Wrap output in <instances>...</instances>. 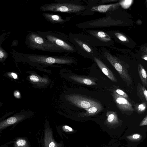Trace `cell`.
<instances>
[{
  "instance_id": "30bf717a",
  "label": "cell",
  "mask_w": 147,
  "mask_h": 147,
  "mask_svg": "<svg viewBox=\"0 0 147 147\" xmlns=\"http://www.w3.org/2000/svg\"><path fill=\"white\" fill-rule=\"evenodd\" d=\"M119 3L107 5H102L92 7L91 10L100 13H105L107 11L116 9L119 5Z\"/></svg>"
},
{
  "instance_id": "1f68e13d",
  "label": "cell",
  "mask_w": 147,
  "mask_h": 147,
  "mask_svg": "<svg viewBox=\"0 0 147 147\" xmlns=\"http://www.w3.org/2000/svg\"><path fill=\"white\" fill-rule=\"evenodd\" d=\"M141 57L144 60L147 61V54L144 55L142 56Z\"/></svg>"
},
{
  "instance_id": "e0dca14e",
  "label": "cell",
  "mask_w": 147,
  "mask_h": 147,
  "mask_svg": "<svg viewBox=\"0 0 147 147\" xmlns=\"http://www.w3.org/2000/svg\"><path fill=\"white\" fill-rule=\"evenodd\" d=\"M138 71L142 84L146 86L147 85V74L145 69L140 63L138 65Z\"/></svg>"
},
{
  "instance_id": "4dcf8cb0",
  "label": "cell",
  "mask_w": 147,
  "mask_h": 147,
  "mask_svg": "<svg viewBox=\"0 0 147 147\" xmlns=\"http://www.w3.org/2000/svg\"><path fill=\"white\" fill-rule=\"evenodd\" d=\"M118 0H104V1H102L103 2V3H108V2H115V1H118Z\"/></svg>"
},
{
  "instance_id": "8fae6325",
  "label": "cell",
  "mask_w": 147,
  "mask_h": 147,
  "mask_svg": "<svg viewBox=\"0 0 147 147\" xmlns=\"http://www.w3.org/2000/svg\"><path fill=\"white\" fill-rule=\"evenodd\" d=\"M24 117L23 115L16 116L10 117L6 120L3 121L1 122L0 129H3L9 125L14 124L20 121Z\"/></svg>"
},
{
  "instance_id": "7402d4cb",
  "label": "cell",
  "mask_w": 147,
  "mask_h": 147,
  "mask_svg": "<svg viewBox=\"0 0 147 147\" xmlns=\"http://www.w3.org/2000/svg\"><path fill=\"white\" fill-rule=\"evenodd\" d=\"M116 37L120 41L123 42H128L129 41L128 38L122 34L115 32L114 33Z\"/></svg>"
},
{
  "instance_id": "603a6c76",
  "label": "cell",
  "mask_w": 147,
  "mask_h": 147,
  "mask_svg": "<svg viewBox=\"0 0 147 147\" xmlns=\"http://www.w3.org/2000/svg\"><path fill=\"white\" fill-rule=\"evenodd\" d=\"M142 138V136L138 134H135L127 137L128 140L133 141L139 140Z\"/></svg>"
},
{
  "instance_id": "83f0119b",
  "label": "cell",
  "mask_w": 147,
  "mask_h": 147,
  "mask_svg": "<svg viewBox=\"0 0 147 147\" xmlns=\"http://www.w3.org/2000/svg\"><path fill=\"white\" fill-rule=\"evenodd\" d=\"M147 125V115L143 119L140 123V126H144Z\"/></svg>"
},
{
  "instance_id": "277c9868",
  "label": "cell",
  "mask_w": 147,
  "mask_h": 147,
  "mask_svg": "<svg viewBox=\"0 0 147 147\" xmlns=\"http://www.w3.org/2000/svg\"><path fill=\"white\" fill-rule=\"evenodd\" d=\"M31 61L39 63L52 64H67L72 63V60L67 57L36 54H25Z\"/></svg>"
},
{
  "instance_id": "6da1fadb",
  "label": "cell",
  "mask_w": 147,
  "mask_h": 147,
  "mask_svg": "<svg viewBox=\"0 0 147 147\" xmlns=\"http://www.w3.org/2000/svg\"><path fill=\"white\" fill-rule=\"evenodd\" d=\"M28 41L30 46L35 49L55 52H64L59 47L34 33L30 34Z\"/></svg>"
},
{
  "instance_id": "9c48e42d",
  "label": "cell",
  "mask_w": 147,
  "mask_h": 147,
  "mask_svg": "<svg viewBox=\"0 0 147 147\" xmlns=\"http://www.w3.org/2000/svg\"><path fill=\"white\" fill-rule=\"evenodd\" d=\"M93 58L102 73L112 81L117 82V78L105 64L98 58L95 57H94Z\"/></svg>"
},
{
  "instance_id": "4fadbf2b",
  "label": "cell",
  "mask_w": 147,
  "mask_h": 147,
  "mask_svg": "<svg viewBox=\"0 0 147 147\" xmlns=\"http://www.w3.org/2000/svg\"><path fill=\"white\" fill-rule=\"evenodd\" d=\"M103 109V107L101 104L93 106L85 109V113L80 114V116L82 117H89L94 115L98 113Z\"/></svg>"
},
{
  "instance_id": "44dd1931",
  "label": "cell",
  "mask_w": 147,
  "mask_h": 147,
  "mask_svg": "<svg viewBox=\"0 0 147 147\" xmlns=\"http://www.w3.org/2000/svg\"><path fill=\"white\" fill-rule=\"evenodd\" d=\"M8 55L7 53L1 47H0V61L3 62L7 57Z\"/></svg>"
},
{
  "instance_id": "d4e9b609",
  "label": "cell",
  "mask_w": 147,
  "mask_h": 147,
  "mask_svg": "<svg viewBox=\"0 0 147 147\" xmlns=\"http://www.w3.org/2000/svg\"><path fill=\"white\" fill-rule=\"evenodd\" d=\"M140 86L139 87L140 92L147 102V90L144 87L140 85Z\"/></svg>"
},
{
  "instance_id": "836d02e7",
  "label": "cell",
  "mask_w": 147,
  "mask_h": 147,
  "mask_svg": "<svg viewBox=\"0 0 147 147\" xmlns=\"http://www.w3.org/2000/svg\"><path fill=\"white\" fill-rule=\"evenodd\" d=\"M104 147H113V145L112 144L111 142H109V144L107 146H106Z\"/></svg>"
},
{
  "instance_id": "7c38bea8",
  "label": "cell",
  "mask_w": 147,
  "mask_h": 147,
  "mask_svg": "<svg viewBox=\"0 0 147 147\" xmlns=\"http://www.w3.org/2000/svg\"><path fill=\"white\" fill-rule=\"evenodd\" d=\"M43 16L48 21L52 23H61L64 22L65 20L61 16L48 13H43Z\"/></svg>"
},
{
  "instance_id": "ac0fdd59",
  "label": "cell",
  "mask_w": 147,
  "mask_h": 147,
  "mask_svg": "<svg viewBox=\"0 0 147 147\" xmlns=\"http://www.w3.org/2000/svg\"><path fill=\"white\" fill-rule=\"evenodd\" d=\"M147 107V105L145 102L136 105L135 106V109L138 113H142L145 112Z\"/></svg>"
},
{
  "instance_id": "2e32d148",
  "label": "cell",
  "mask_w": 147,
  "mask_h": 147,
  "mask_svg": "<svg viewBox=\"0 0 147 147\" xmlns=\"http://www.w3.org/2000/svg\"><path fill=\"white\" fill-rule=\"evenodd\" d=\"M90 33L102 41L107 42L111 40L109 36L105 32L102 31H93Z\"/></svg>"
},
{
  "instance_id": "9a60e30c",
  "label": "cell",
  "mask_w": 147,
  "mask_h": 147,
  "mask_svg": "<svg viewBox=\"0 0 147 147\" xmlns=\"http://www.w3.org/2000/svg\"><path fill=\"white\" fill-rule=\"evenodd\" d=\"M76 44L81 48L84 53H87L90 55H93V51L88 44L78 39H74Z\"/></svg>"
},
{
  "instance_id": "ffe728a7",
  "label": "cell",
  "mask_w": 147,
  "mask_h": 147,
  "mask_svg": "<svg viewBox=\"0 0 147 147\" xmlns=\"http://www.w3.org/2000/svg\"><path fill=\"white\" fill-rule=\"evenodd\" d=\"M133 1L131 0H124L121 1L119 3L122 7L127 9L130 7Z\"/></svg>"
},
{
  "instance_id": "d6986e66",
  "label": "cell",
  "mask_w": 147,
  "mask_h": 147,
  "mask_svg": "<svg viewBox=\"0 0 147 147\" xmlns=\"http://www.w3.org/2000/svg\"><path fill=\"white\" fill-rule=\"evenodd\" d=\"M16 144L15 147H28L27 141L23 138L18 140Z\"/></svg>"
},
{
  "instance_id": "8992f818",
  "label": "cell",
  "mask_w": 147,
  "mask_h": 147,
  "mask_svg": "<svg viewBox=\"0 0 147 147\" xmlns=\"http://www.w3.org/2000/svg\"><path fill=\"white\" fill-rule=\"evenodd\" d=\"M66 98L67 100L75 106L85 109L101 104L96 101L78 95H68Z\"/></svg>"
},
{
  "instance_id": "5bb4252c",
  "label": "cell",
  "mask_w": 147,
  "mask_h": 147,
  "mask_svg": "<svg viewBox=\"0 0 147 147\" xmlns=\"http://www.w3.org/2000/svg\"><path fill=\"white\" fill-rule=\"evenodd\" d=\"M69 78L72 80L80 83L88 85H95L96 83L92 80L80 76L72 75Z\"/></svg>"
},
{
  "instance_id": "ba28073f",
  "label": "cell",
  "mask_w": 147,
  "mask_h": 147,
  "mask_svg": "<svg viewBox=\"0 0 147 147\" xmlns=\"http://www.w3.org/2000/svg\"><path fill=\"white\" fill-rule=\"evenodd\" d=\"M46 37L47 40L60 47L64 52L75 51V50L72 46L61 39L51 35H48Z\"/></svg>"
},
{
  "instance_id": "f546056e",
  "label": "cell",
  "mask_w": 147,
  "mask_h": 147,
  "mask_svg": "<svg viewBox=\"0 0 147 147\" xmlns=\"http://www.w3.org/2000/svg\"><path fill=\"white\" fill-rule=\"evenodd\" d=\"M11 75L12 76V77L14 79H16L18 78V76L16 74L12 72L11 73Z\"/></svg>"
},
{
  "instance_id": "cb8c5ba5",
  "label": "cell",
  "mask_w": 147,
  "mask_h": 147,
  "mask_svg": "<svg viewBox=\"0 0 147 147\" xmlns=\"http://www.w3.org/2000/svg\"><path fill=\"white\" fill-rule=\"evenodd\" d=\"M114 91L119 95H120L127 99H128L129 97L128 95L123 90L120 89H117Z\"/></svg>"
},
{
  "instance_id": "484cf974",
  "label": "cell",
  "mask_w": 147,
  "mask_h": 147,
  "mask_svg": "<svg viewBox=\"0 0 147 147\" xmlns=\"http://www.w3.org/2000/svg\"><path fill=\"white\" fill-rule=\"evenodd\" d=\"M30 80L34 82H38L40 80V79L37 76L32 75L29 77Z\"/></svg>"
},
{
  "instance_id": "3957f363",
  "label": "cell",
  "mask_w": 147,
  "mask_h": 147,
  "mask_svg": "<svg viewBox=\"0 0 147 147\" xmlns=\"http://www.w3.org/2000/svg\"><path fill=\"white\" fill-rule=\"evenodd\" d=\"M105 57L119 73L125 84L128 86L131 85L132 80L126 68L117 58L108 51L104 52Z\"/></svg>"
},
{
  "instance_id": "52a82bcc",
  "label": "cell",
  "mask_w": 147,
  "mask_h": 147,
  "mask_svg": "<svg viewBox=\"0 0 147 147\" xmlns=\"http://www.w3.org/2000/svg\"><path fill=\"white\" fill-rule=\"evenodd\" d=\"M112 96L119 109L123 112H133L134 109L131 102L126 98L118 94L114 91Z\"/></svg>"
},
{
  "instance_id": "7a4b0ae2",
  "label": "cell",
  "mask_w": 147,
  "mask_h": 147,
  "mask_svg": "<svg viewBox=\"0 0 147 147\" xmlns=\"http://www.w3.org/2000/svg\"><path fill=\"white\" fill-rule=\"evenodd\" d=\"M85 6L74 3H56L44 5L40 9L44 11L76 13L85 9Z\"/></svg>"
},
{
  "instance_id": "5b68a950",
  "label": "cell",
  "mask_w": 147,
  "mask_h": 147,
  "mask_svg": "<svg viewBox=\"0 0 147 147\" xmlns=\"http://www.w3.org/2000/svg\"><path fill=\"white\" fill-rule=\"evenodd\" d=\"M106 119L100 124V126L103 131L107 132L110 136H113L119 121L117 115L115 112L108 111L106 113Z\"/></svg>"
},
{
  "instance_id": "f1b7e54d",
  "label": "cell",
  "mask_w": 147,
  "mask_h": 147,
  "mask_svg": "<svg viewBox=\"0 0 147 147\" xmlns=\"http://www.w3.org/2000/svg\"><path fill=\"white\" fill-rule=\"evenodd\" d=\"M14 96L17 98H19L20 96V92L18 91H16L14 93Z\"/></svg>"
},
{
  "instance_id": "e575fe53",
  "label": "cell",
  "mask_w": 147,
  "mask_h": 147,
  "mask_svg": "<svg viewBox=\"0 0 147 147\" xmlns=\"http://www.w3.org/2000/svg\"><path fill=\"white\" fill-rule=\"evenodd\" d=\"M0 147H8V146L6 145H3L1 146Z\"/></svg>"
},
{
  "instance_id": "d6a6232c",
  "label": "cell",
  "mask_w": 147,
  "mask_h": 147,
  "mask_svg": "<svg viewBox=\"0 0 147 147\" xmlns=\"http://www.w3.org/2000/svg\"><path fill=\"white\" fill-rule=\"evenodd\" d=\"M141 49L142 51H143L145 53H147V47H143L142 48H141Z\"/></svg>"
},
{
  "instance_id": "4316f807",
  "label": "cell",
  "mask_w": 147,
  "mask_h": 147,
  "mask_svg": "<svg viewBox=\"0 0 147 147\" xmlns=\"http://www.w3.org/2000/svg\"><path fill=\"white\" fill-rule=\"evenodd\" d=\"M62 128L63 130L66 132L72 133L74 131V130L72 128L67 125L64 126Z\"/></svg>"
}]
</instances>
